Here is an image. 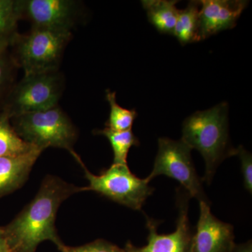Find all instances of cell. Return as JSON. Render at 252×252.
Returning <instances> with one entry per match:
<instances>
[{"instance_id": "cell-21", "label": "cell", "mask_w": 252, "mask_h": 252, "mask_svg": "<svg viewBox=\"0 0 252 252\" xmlns=\"http://www.w3.org/2000/svg\"><path fill=\"white\" fill-rule=\"evenodd\" d=\"M236 155L241 161L244 185L245 189L252 193V156L243 146L236 149Z\"/></svg>"}, {"instance_id": "cell-6", "label": "cell", "mask_w": 252, "mask_h": 252, "mask_svg": "<svg viewBox=\"0 0 252 252\" xmlns=\"http://www.w3.org/2000/svg\"><path fill=\"white\" fill-rule=\"evenodd\" d=\"M83 167L89 182L86 190L97 192L112 201L134 210L140 211L146 200L153 193L147 179H140L132 174L127 165L112 164L99 175L91 173L81 160H77Z\"/></svg>"}, {"instance_id": "cell-16", "label": "cell", "mask_w": 252, "mask_h": 252, "mask_svg": "<svg viewBox=\"0 0 252 252\" xmlns=\"http://www.w3.org/2000/svg\"><path fill=\"white\" fill-rule=\"evenodd\" d=\"M21 20L18 0H0V49L11 46Z\"/></svg>"}, {"instance_id": "cell-22", "label": "cell", "mask_w": 252, "mask_h": 252, "mask_svg": "<svg viewBox=\"0 0 252 252\" xmlns=\"http://www.w3.org/2000/svg\"><path fill=\"white\" fill-rule=\"evenodd\" d=\"M0 252H11L3 227H0Z\"/></svg>"}, {"instance_id": "cell-12", "label": "cell", "mask_w": 252, "mask_h": 252, "mask_svg": "<svg viewBox=\"0 0 252 252\" xmlns=\"http://www.w3.org/2000/svg\"><path fill=\"white\" fill-rule=\"evenodd\" d=\"M43 151L36 148L16 157H0V197L21 188Z\"/></svg>"}, {"instance_id": "cell-19", "label": "cell", "mask_w": 252, "mask_h": 252, "mask_svg": "<svg viewBox=\"0 0 252 252\" xmlns=\"http://www.w3.org/2000/svg\"><path fill=\"white\" fill-rule=\"evenodd\" d=\"M18 69L9 49H0V110L10 91L16 84Z\"/></svg>"}, {"instance_id": "cell-17", "label": "cell", "mask_w": 252, "mask_h": 252, "mask_svg": "<svg viewBox=\"0 0 252 252\" xmlns=\"http://www.w3.org/2000/svg\"><path fill=\"white\" fill-rule=\"evenodd\" d=\"M94 132L97 135L104 136L109 141L114 153L113 164L116 165H127V154L131 147L140 146V141L134 135L132 129L116 132L105 127L103 130H97Z\"/></svg>"}, {"instance_id": "cell-20", "label": "cell", "mask_w": 252, "mask_h": 252, "mask_svg": "<svg viewBox=\"0 0 252 252\" xmlns=\"http://www.w3.org/2000/svg\"><path fill=\"white\" fill-rule=\"evenodd\" d=\"M61 252H125L124 249L119 248L104 240H97L92 243L79 247H67L63 245L60 250Z\"/></svg>"}, {"instance_id": "cell-18", "label": "cell", "mask_w": 252, "mask_h": 252, "mask_svg": "<svg viewBox=\"0 0 252 252\" xmlns=\"http://www.w3.org/2000/svg\"><path fill=\"white\" fill-rule=\"evenodd\" d=\"M106 99L110 106V113L105 124L106 127L116 132L132 129L133 123L138 115L135 109L121 107L117 103V94L110 90L106 91Z\"/></svg>"}, {"instance_id": "cell-5", "label": "cell", "mask_w": 252, "mask_h": 252, "mask_svg": "<svg viewBox=\"0 0 252 252\" xmlns=\"http://www.w3.org/2000/svg\"><path fill=\"white\" fill-rule=\"evenodd\" d=\"M64 84V76L59 71L24 76L10 91L1 111L11 119L56 107Z\"/></svg>"}, {"instance_id": "cell-7", "label": "cell", "mask_w": 252, "mask_h": 252, "mask_svg": "<svg viewBox=\"0 0 252 252\" xmlns=\"http://www.w3.org/2000/svg\"><path fill=\"white\" fill-rule=\"evenodd\" d=\"M191 150L182 140L159 138L153 170L146 179L150 182L157 176H167L180 182L189 196L210 204L192 161Z\"/></svg>"}, {"instance_id": "cell-14", "label": "cell", "mask_w": 252, "mask_h": 252, "mask_svg": "<svg viewBox=\"0 0 252 252\" xmlns=\"http://www.w3.org/2000/svg\"><path fill=\"white\" fill-rule=\"evenodd\" d=\"M200 1H190L185 9L179 10L172 35L182 45L198 41Z\"/></svg>"}, {"instance_id": "cell-11", "label": "cell", "mask_w": 252, "mask_h": 252, "mask_svg": "<svg viewBox=\"0 0 252 252\" xmlns=\"http://www.w3.org/2000/svg\"><path fill=\"white\" fill-rule=\"evenodd\" d=\"M200 2L198 41L234 28L249 4L245 0H203Z\"/></svg>"}, {"instance_id": "cell-23", "label": "cell", "mask_w": 252, "mask_h": 252, "mask_svg": "<svg viewBox=\"0 0 252 252\" xmlns=\"http://www.w3.org/2000/svg\"><path fill=\"white\" fill-rule=\"evenodd\" d=\"M233 252H252V242L249 241L243 245H235Z\"/></svg>"}, {"instance_id": "cell-15", "label": "cell", "mask_w": 252, "mask_h": 252, "mask_svg": "<svg viewBox=\"0 0 252 252\" xmlns=\"http://www.w3.org/2000/svg\"><path fill=\"white\" fill-rule=\"evenodd\" d=\"M36 148L18 136L9 116L0 110V157L22 155Z\"/></svg>"}, {"instance_id": "cell-13", "label": "cell", "mask_w": 252, "mask_h": 252, "mask_svg": "<svg viewBox=\"0 0 252 252\" xmlns=\"http://www.w3.org/2000/svg\"><path fill=\"white\" fill-rule=\"evenodd\" d=\"M176 0H143L142 6L149 22L162 34H172L175 28L179 9Z\"/></svg>"}, {"instance_id": "cell-3", "label": "cell", "mask_w": 252, "mask_h": 252, "mask_svg": "<svg viewBox=\"0 0 252 252\" xmlns=\"http://www.w3.org/2000/svg\"><path fill=\"white\" fill-rule=\"evenodd\" d=\"M72 33L32 28L15 38L11 54L24 76L59 71L64 50Z\"/></svg>"}, {"instance_id": "cell-10", "label": "cell", "mask_w": 252, "mask_h": 252, "mask_svg": "<svg viewBox=\"0 0 252 252\" xmlns=\"http://www.w3.org/2000/svg\"><path fill=\"white\" fill-rule=\"evenodd\" d=\"M233 226L219 220L210 211V204L200 202V217L192 237L191 252H233Z\"/></svg>"}, {"instance_id": "cell-8", "label": "cell", "mask_w": 252, "mask_h": 252, "mask_svg": "<svg viewBox=\"0 0 252 252\" xmlns=\"http://www.w3.org/2000/svg\"><path fill=\"white\" fill-rule=\"evenodd\" d=\"M21 20L32 28L69 32L80 21L82 4L76 0H18Z\"/></svg>"}, {"instance_id": "cell-1", "label": "cell", "mask_w": 252, "mask_h": 252, "mask_svg": "<svg viewBox=\"0 0 252 252\" xmlns=\"http://www.w3.org/2000/svg\"><path fill=\"white\" fill-rule=\"evenodd\" d=\"M86 187L67 183L54 176H47L29 205L4 228L11 252H36L46 240L53 242L59 250L62 243L55 222L60 205L74 194L85 191Z\"/></svg>"}, {"instance_id": "cell-2", "label": "cell", "mask_w": 252, "mask_h": 252, "mask_svg": "<svg viewBox=\"0 0 252 252\" xmlns=\"http://www.w3.org/2000/svg\"><path fill=\"white\" fill-rule=\"evenodd\" d=\"M228 112V103L222 102L194 113L186 119L182 126V140L203 156L205 162L203 180L208 185L220 162L236 155V149L230 144Z\"/></svg>"}, {"instance_id": "cell-9", "label": "cell", "mask_w": 252, "mask_h": 252, "mask_svg": "<svg viewBox=\"0 0 252 252\" xmlns=\"http://www.w3.org/2000/svg\"><path fill=\"white\" fill-rule=\"evenodd\" d=\"M178 218L177 228L168 235L158 234L157 228L159 223L153 219H147L149 230L148 243L142 248H137L128 242L126 244L125 252H191L192 234L189 225L188 209L189 194L179 190L177 193Z\"/></svg>"}, {"instance_id": "cell-4", "label": "cell", "mask_w": 252, "mask_h": 252, "mask_svg": "<svg viewBox=\"0 0 252 252\" xmlns=\"http://www.w3.org/2000/svg\"><path fill=\"white\" fill-rule=\"evenodd\" d=\"M11 122L18 136L27 143L42 151L49 147L65 149L74 158L79 157L74 149L77 128L59 105L11 118Z\"/></svg>"}]
</instances>
